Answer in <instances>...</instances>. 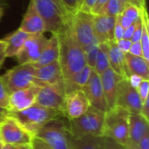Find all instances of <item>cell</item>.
Instances as JSON below:
<instances>
[{
	"mask_svg": "<svg viewBox=\"0 0 149 149\" xmlns=\"http://www.w3.org/2000/svg\"><path fill=\"white\" fill-rule=\"evenodd\" d=\"M117 18H118L119 22L120 23V24L122 25V27H123L124 29L128 28L129 26H131L132 24H134L135 23V22H134V20H132L131 18H129V17H125V16H123V15H120V14L117 17Z\"/></svg>",
	"mask_w": 149,
	"mask_h": 149,
	"instance_id": "40",
	"label": "cell"
},
{
	"mask_svg": "<svg viewBox=\"0 0 149 149\" xmlns=\"http://www.w3.org/2000/svg\"><path fill=\"white\" fill-rule=\"evenodd\" d=\"M127 80L129 82V84L134 87V88H137L140 84L141 83V81L143 80V79L141 77H140L139 75H135V74H133V75H130L128 78H127Z\"/></svg>",
	"mask_w": 149,
	"mask_h": 149,
	"instance_id": "41",
	"label": "cell"
},
{
	"mask_svg": "<svg viewBox=\"0 0 149 149\" xmlns=\"http://www.w3.org/2000/svg\"><path fill=\"white\" fill-rule=\"evenodd\" d=\"M108 48V60L110 68L118 75L126 79L125 54L118 48L115 40L106 42Z\"/></svg>",
	"mask_w": 149,
	"mask_h": 149,
	"instance_id": "23",
	"label": "cell"
},
{
	"mask_svg": "<svg viewBox=\"0 0 149 149\" xmlns=\"http://www.w3.org/2000/svg\"><path fill=\"white\" fill-rule=\"evenodd\" d=\"M59 56V41L58 35L52 34L51 38L48 39L46 45L45 46L38 59L32 64L35 68L47 65L58 60Z\"/></svg>",
	"mask_w": 149,
	"mask_h": 149,
	"instance_id": "22",
	"label": "cell"
},
{
	"mask_svg": "<svg viewBox=\"0 0 149 149\" xmlns=\"http://www.w3.org/2000/svg\"><path fill=\"white\" fill-rule=\"evenodd\" d=\"M126 148L127 149H141L139 148V146L137 144H134L131 143L129 141H127V143L126 144Z\"/></svg>",
	"mask_w": 149,
	"mask_h": 149,
	"instance_id": "50",
	"label": "cell"
},
{
	"mask_svg": "<svg viewBox=\"0 0 149 149\" xmlns=\"http://www.w3.org/2000/svg\"></svg>",
	"mask_w": 149,
	"mask_h": 149,
	"instance_id": "56",
	"label": "cell"
},
{
	"mask_svg": "<svg viewBox=\"0 0 149 149\" xmlns=\"http://www.w3.org/2000/svg\"><path fill=\"white\" fill-rule=\"evenodd\" d=\"M124 31H125V29L122 27V25L120 24V23L119 22V20L117 18L115 25H114V30H113V37H114V40L116 42L124 38Z\"/></svg>",
	"mask_w": 149,
	"mask_h": 149,
	"instance_id": "36",
	"label": "cell"
},
{
	"mask_svg": "<svg viewBox=\"0 0 149 149\" xmlns=\"http://www.w3.org/2000/svg\"><path fill=\"white\" fill-rule=\"evenodd\" d=\"M18 29L28 34H44L45 31L44 22L36 10L33 0H30L28 9Z\"/></svg>",
	"mask_w": 149,
	"mask_h": 149,
	"instance_id": "18",
	"label": "cell"
},
{
	"mask_svg": "<svg viewBox=\"0 0 149 149\" xmlns=\"http://www.w3.org/2000/svg\"><path fill=\"white\" fill-rule=\"evenodd\" d=\"M59 2L63 5L67 14L72 17V16L79 11L83 0H59Z\"/></svg>",
	"mask_w": 149,
	"mask_h": 149,
	"instance_id": "29",
	"label": "cell"
},
{
	"mask_svg": "<svg viewBox=\"0 0 149 149\" xmlns=\"http://www.w3.org/2000/svg\"><path fill=\"white\" fill-rule=\"evenodd\" d=\"M3 142L2 141V140H1V138H0V149H2L3 148Z\"/></svg>",
	"mask_w": 149,
	"mask_h": 149,
	"instance_id": "54",
	"label": "cell"
},
{
	"mask_svg": "<svg viewBox=\"0 0 149 149\" xmlns=\"http://www.w3.org/2000/svg\"><path fill=\"white\" fill-rule=\"evenodd\" d=\"M3 11H4V8H3V7H2V6H0V18L3 17Z\"/></svg>",
	"mask_w": 149,
	"mask_h": 149,
	"instance_id": "53",
	"label": "cell"
},
{
	"mask_svg": "<svg viewBox=\"0 0 149 149\" xmlns=\"http://www.w3.org/2000/svg\"><path fill=\"white\" fill-rule=\"evenodd\" d=\"M8 97L9 92L2 79V76H0V107L8 109Z\"/></svg>",
	"mask_w": 149,
	"mask_h": 149,
	"instance_id": "32",
	"label": "cell"
},
{
	"mask_svg": "<svg viewBox=\"0 0 149 149\" xmlns=\"http://www.w3.org/2000/svg\"><path fill=\"white\" fill-rule=\"evenodd\" d=\"M123 10L124 7L121 5L119 0H108L97 15L118 17L123 11Z\"/></svg>",
	"mask_w": 149,
	"mask_h": 149,
	"instance_id": "28",
	"label": "cell"
},
{
	"mask_svg": "<svg viewBox=\"0 0 149 149\" xmlns=\"http://www.w3.org/2000/svg\"><path fill=\"white\" fill-rule=\"evenodd\" d=\"M100 77L107 105L109 110V109L113 108L116 106L117 87H118L119 82L123 78L118 75L116 72H114L110 67L107 69L102 74H100Z\"/></svg>",
	"mask_w": 149,
	"mask_h": 149,
	"instance_id": "16",
	"label": "cell"
},
{
	"mask_svg": "<svg viewBox=\"0 0 149 149\" xmlns=\"http://www.w3.org/2000/svg\"><path fill=\"white\" fill-rule=\"evenodd\" d=\"M90 107L84 91L77 89L65 95L61 114L68 120H72L83 115Z\"/></svg>",
	"mask_w": 149,
	"mask_h": 149,
	"instance_id": "13",
	"label": "cell"
},
{
	"mask_svg": "<svg viewBox=\"0 0 149 149\" xmlns=\"http://www.w3.org/2000/svg\"><path fill=\"white\" fill-rule=\"evenodd\" d=\"M128 53L134 55V56H138V57H143V53H142V48L140 42H135V43H132V45L129 49Z\"/></svg>",
	"mask_w": 149,
	"mask_h": 149,
	"instance_id": "38",
	"label": "cell"
},
{
	"mask_svg": "<svg viewBox=\"0 0 149 149\" xmlns=\"http://www.w3.org/2000/svg\"><path fill=\"white\" fill-rule=\"evenodd\" d=\"M96 2H97V0H83L79 10L91 14V10H92L93 7L94 6V4L96 3Z\"/></svg>",
	"mask_w": 149,
	"mask_h": 149,
	"instance_id": "39",
	"label": "cell"
},
{
	"mask_svg": "<svg viewBox=\"0 0 149 149\" xmlns=\"http://www.w3.org/2000/svg\"><path fill=\"white\" fill-rule=\"evenodd\" d=\"M34 136L44 141L52 149H70L68 127L58 117L40 127Z\"/></svg>",
	"mask_w": 149,
	"mask_h": 149,
	"instance_id": "6",
	"label": "cell"
},
{
	"mask_svg": "<svg viewBox=\"0 0 149 149\" xmlns=\"http://www.w3.org/2000/svg\"><path fill=\"white\" fill-rule=\"evenodd\" d=\"M31 135H35L38 130L50 120L61 114L58 111L42 107L37 103L19 112L10 113Z\"/></svg>",
	"mask_w": 149,
	"mask_h": 149,
	"instance_id": "5",
	"label": "cell"
},
{
	"mask_svg": "<svg viewBox=\"0 0 149 149\" xmlns=\"http://www.w3.org/2000/svg\"><path fill=\"white\" fill-rule=\"evenodd\" d=\"M82 90L84 91L91 107L105 113L108 111L100 77L93 71V69L91 72L88 82L82 88Z\"/></svg>",
	"mask_w": 149,
	"mask_h": 149,
	"instance_id": "15",
	"label": "cell"
},
{
	"mask_svg": "<svg viewBox=\"0 0 149 149\" xmlns=\"http://www.w3.org/2000/svg\"><path fill=\"white\" fill-rule=\"evenodd\" d=\"M138 146L141 149H149V133H147L143 138L138 143Z\"/></svg>",
	"mask_w": 149,
	"mask_h": 149,
	"instance_id": "45",
	"label": "cell"
},
{
	"mask_svg": "<svg viewBox=\"0 0 149 149\" xmlns=\"http://www.w3.org/2000/svg\"><path fill=\"white\" fill-rule=\"evenodd\" d=\"M9 113H10V112L7 108L0 107V120H2L5 116L9 115Z\"/></svg>",
	"mask_w": 149,
	"mask_h": 149,
	"instance_id": "49",
	"label": "cell"
},
{
	"mask_svg": "<svg viewBox=\"0 0 149 149\" xmlns=\"http://www.w3.org/2000/svg\"><path fill=\"white\" fill-rule=\"evenodd\" d=\"M0 121H1V120H0Z\"/></svg>",
	"mask_w": 149,
	"mask_h": 149,
	"instance_id": "55",
	"label": "cell"
},
{
	"mask_svg": "<svg viewBox=\"0 0 149 149\" xmlns=\"http://www.w3.org/2000/svg\"><path fill=\"white\" fill-rule=\"evenodd\" d=\"M143 57L134 56L130 53L125 54V73L126 79L130 75L135 74L143 79H149V65Z\"/></svg>",
	"mask_w": 149,
	"mask_h": 149,
	"instance_id": "21",
	"label": "cell"
},
{
	"mask_svg": "<svg viewBox=\"0 0 149 149\" xmlns=\"http://www.w3.org/2000/svg\"><path fill=\"white\" fill-rule=\"evenodd\" d=\"M30 34L20 31L19 29L10 33L4 38H3L6 43L5 56L6 58L16 57L20 49L22 48L24 43L27 39Z\"/></svg>",
	"mask_w": 149,
	"mask_h": 149,
	"instance_id": "24",
	"label": "cell"
},
{
	"mask_svg": "<svg viewBox=\"0 0 149 149\" xmlns=\"http://www.w3.org/2000/svg\"><path fill=\"white\" fill-rule=\"evenodd\" d=\"M40 87L41 86L33 84L29 87L10 93L8 97L9 112L14 113L23 111L34 105Z\"/></svg>",
	"mask_w": 149,
	"mask_h": 149,
	"instance_id": "14",
	"label": "cell"
},
{
	"mask_svg": "<svg viewBox=\"0 0 149 149\" xmlns=\"http://www.w3.org/2000/svg\"><path fill=\"white\" fill-rule=\"evenodd\" d=\"M116 106L127 110L130 113H140L142 101L137 89L133 87L127 79L123 78L118 84Z\"/></svg>",
	"mask_w": 149,
	"mask_h": 149,
	"instance_id": "11",
	"label": "cell"
},
{
	"mask_svg": "<svg viewBox=\"0 0 149 149\" xmlns=\"http://www.w3.org/2000/svg\"><path fill=\"white\" fill-rule=\"evenodd\" d=\"M117 17L93 15V31L99 43L114 40L113 30Z\"/></svg>",
	"mask_w": 149,
	"mask_h": 149,
	"instance_id": "17",
	"label": "cell"
},
{
	"mask_svg": "<svg viewBox=\"0 0 149 149\" xmlns=\"http://www.w3.org/2000/svg\"><path fill=\"white\" fill-rule=\"evenodd\" d=\"M2 149H31L30 145H10L4 144Z\"/></svg>",
	"mask_w": 149,
	"mask_h": 149,
	"instance_id": "47",
	"label": "cell"
},
{
	"mask_svg": "<svg viewBox=\"0 0 149 149\" xmlns=\"http://www.w3.org/2000/svg\"><path fill=\"white\" fill-rule=\"evenodd\" d=\"M119 2L121 3V5L124 7V9H125L127 6H128L129 4H131V3H130V0H119Z\"/></svg>",
	"mask_w": 149,
	"mask_h": 149,
	"instance_id": "51",
	"label": "cell"
},
{
	"mask_svg": "<svg viewBox=\"0 0 149 149\" xmlns=\"http://www.w3.org/2000/svg\"><path fill=\"white\" fill-rule=\"evenodd\" d=\"M136 89H137L138 94L143 103V101H145L147 99H148L149 81L147 79H143L141 81V83L140 84V86Z\"/></svg>",
	"mask_w": 149,
	"mask_h": 149,
	"instance_id": "33",
	"label": "cell"
},
{
	"mask_svg": "<svg viewBox=\"0 0 149 149\" xmlns=\"http://www.w3.org/2000/svg\"><path fill=\"white\" fill-rule=\"evenodd\" d=\"M130 3H131V4L135 5L141 10L147 8L146 7V0H130Z\"/></svg>",
	"mask_w": 149,
	"mask_h": 149,
	"instance_id": "48",
	"label": "cell"
},
{
	"mask_svg": "<svg viewBox=\"0 0 149 149\" xmlns=\"http://www.w3.org/2000/svg\"><path fill=\"white\" fill-rule=\"evenodd\" d=\"M141 45L142 48L143 58L149 61V37H148V16L147 8L141 10Z\"/></svg>",
	"mask_w": 149,
	"mask_h": 149,
	"instance_id": "27",
	"label": "cell"
},
{
	"mask_svg": "<svg viewBox=\"0 0 149 149\" xmlns=\"http://www.w3.org/2000/svg\"><path fill=\"white\" fill-rule=\"evenodd\" d=\"M110 67L109 60H108V48L107 43H100L98 54L96 57L95 65L93 67V71L97 72L99 75L102 74L107 69Z\"/></svg>",
	"mask_w": 149,
	"mask_h": 149,
	"instance_id": "26",
	"label": "cell"
},
{
	"mask_svg": "<svg viewBox=\"0 0 149 149\" xmlns=\"http://www.w3.org/2000/svg\"><path fill=\"white\" fill-rule=\"evenodd\" d=\"M58 37L59 41L58 63L63 81L65 83L86 65V54L76 40L71 26Z\"/></svg>",
	"mask_w": 149,
	"mask_h": 149,
	"instance_id": "1",
	"label": "cell"
},
{
	"mask_svg": "<svg viewBox=\"0 0 149 149\" xmlns=\"http://www.w3.org/2000/svg\"><path fill=\"white\" fill-rule=\"evenodd\" d=\"M35 7L40 15L45 31L59 35L71 26L70 17L59 0H33Z\"/></svg>",
	"mask_w": 149,
	"mask_h": 149,
	"instance_id": "2",
	"label": "cell"
},
{
	"mask_svg": "<svg viewBox=\"0 0 149 149\" xmlns=\"http://www.w3.org/2000/svg\"><path fill=\"white\" fill-rule=\"evenodd\" d=\"M2 79L10 93L29 87L34 84L35 67L31 64L18 65L8 70Z\"/></svg>",
	"mask_w": 149,
	"mask_h": 149,
	"instance_id": "8",
	"label": "cell"
},
{
	"mask_svg": "<svg viewBox=\"0 0 149 149\" xmlns=\"http://www.w3.org/2000/svg\"><path fill=\"white\" fill-rule=\"evenodd\" d=\"M71 27L76 40L85 52V50L95 40L93 15L79 10L77 14L72 16Z\"/></svg>",
	"mask_w": 149,
	"mask_h": 149,
	"instance_id": "9",
	"label": "cell"
},
{
	"mask_svg": "<svg viewBox=\"0 0 149 149\" xmlns=\"http://www.w3.org/2000/svg\"><path fill=\"white\" fill-rule=\"evenodd\" d=\"M7 5V2H6V0H0V6H2V7H5Z\"/></svg>",
	"mask_w": 149,
	"mask_h": 149,
	"instance_id": "52",
	"label": "cell"
},
{
	"mask_svg": "<svg viewBox=\"0 0 149 149\" xmlns=\"http://www.w3.org/2000/svg\"><path fill=\"white\" fill-rule=\"evenodd\" d=\"M134 27H135V23L134 24H132L131 26H129L128 28L125 29L124 31V38L125 39H129L131 40V38L134 34Z\"/></svg>",
	"mask_w": 149,
	"mask_h": 149,
	"instance_id": "46",
	"label": "cell"
},
{
	"mask_svg": "<svg viewBox=\"0 0 149 149\" xmlns=\"http://www.w3.org/2000/svg\"><path fill=\"white\" fill-rule=\"evenodd\" d=\"M129 115V112L118 106L106 112L103 137H108L126 146L128 141Z\"/></svg>",
	"mask_w": 149,
	"mask_h": 149,
	"instance_id": "4",
	"label": "cell"
},
{
	"mask_svg": "<svg viewBox=\"0 0 149 149\" xmlns=\"http://www.w3.org/2000/svg\"><path fill=\"white\" fill-rule=\"evenodd\" d=\"M116 44H117L118 48H119L124 54H126V53H127V52H129V49H130V47H131V45H132V41L129 40V39L122 38V39L117 41Z\"/></svg>",
	"mask_w": 149,
	"mask_h": 149,
	"instance_id": "37",
	"label": "cell"
},
{
	"mask_svg": "<svg viewBox=\"0 0 149 149\" xmlns=\"http://www.w3.org/2000/svg\"><path fill=\"white\" fill-rule=\"evenodd\" d=\"M149 120H146L141 113H130L128 121V141L137 144L149 133Z\"/></svg>",
	"mask_w": 149,
	"mask_h": 149,
	"instance_id": "20",
	"label": "cell"
},
{
	"mask_svg": "<svg viewBox=\"0 0 149 149\" xmlns=\"http://www.w3.org/2000/svg\"><path fill=\"white\" fill-rule=\"evenodd\" d=\"M141 10H140L138 7H136L134 4H129L123 10L120 15L127 17L132 20H134V22H136L141 17Z\"/></svg>",
	"mask_w": 149,
	"mask_h": 149,
	"instance_id": "30",
	"label": "cell"
},
{
	"mask_svg": "<svg viewBox=\"0 0 149 149\" xmlns=\"http://www.w3.org/2000/svg\"><path fill=\"white\" fill-rule=\"evenodd\" d=\"M100 149H127L126 146L118 143L117 141L108 138L102 137L101 138V145Z\"/></svg>",
	"mask_w": 149,
	"mask_h": 149,
	"instance_id": "31",
	"label": "cell"
},
{
	"mask_svg": "<svg viewBox=\"0 0 149 149\" xmlns=\"http://www.w3.org/2000/svg\"><path fill=\"white\" fill-rule=\"evenodd\" d=\"M30 146L31 149H52L44 141H42L37 136L32 137Z\"/></svg>",
	"mask_w": 149,
	"mask_h": 149,
	"instance_id": "35",
	"label": "cell"
},
{
	"mask_svg": "<svg viewBox=\"0 0 149 149\" xmlns=\"http://www.w3.org/2000/svg\"><path fill=\"white\" fill-rule=\"evenodd\" d=\"M146 120H149V99H147L145 101H143L141 113H140Z\"/></svg>",
	"mask_w": 149,
	"mask_h": 149,
	"instance_id": "44",
	"label": "cell"
},
{
	"mask_svg": "<svg viewBox=\"0 0 149 149\" xmlns=\"http://www.w3.org/2000/svg\"><path fill=\"white\" fill-rule=\"evenodd\" d=\"M108 0H97L96 3L94 4V6L93 7L92 10H91V14L92 15H97L99 13V11L102 9V7L107 3Z\"/></svg>",
	"mask_w": 149,
	"mask_h": 149,
	"instance_id": "43",
	"label": "cell"
},
{
	"mask_svg": "<svg viewBox=\"0 0 149 149\" xmlns=\"http://www.w3.org/2000/svg\"><path fill=\"white\" fill-rule=\"evenodd\" d=\"M32 137L10 113L0 121V138L3 144L30 145Z\"/></svg>",
	"mask_w": 149,
	"mask_h": 149,
	"instance_id": "7",
	"label": "cell"
},
{
	"mask_svg": "<svg viewBox=\"0 0 149 149\" xmlns=\"http://www.w3.org/2000/svg\"><path fill=\"white\" fill-rule=\"evenodd\" d=\"M141 30H142V26H141V17L135 22V27H134V34L131 38V41L132 43H135V42H140L141 40Z\"/></svg>",
	"mask_w": 149,
	"mask_h": 149,
	"instance_id": "34",
	"label": "cell"
},
{
	"mask_svg": "<svg viewBox=\"0 0 149 149\" xmlns=\"http://www.w3.org/2000/svg\"><path fill=\"white\" fill-rule=\"evenodd\" d=\"M101 138L89 135L74 139L69 133L70 149H100Z\"/></svg>",
	"mask_w": 149,
	"mask_h": 149,
	"instance_id": "25",
	"label": "cell"
},
{
	"mask_svg": "<svg viewBox=\"0 0 149 149\" xmlns=\"http://www.w3.org/2000/svg\"><path fill=\"white\" fill-rule=\"evenodd\" d=\"M48 39L43 34H30L16 55L19 65L34 64L40 57Z\"/></svg>",
	"mask_w": 149,
	"mask_h": 149,
	"instance_id": "12",
	"label": "cell"
},
{
	"mask_svg": "<svg viewBox=\"0 0 149 149\" xmlns=\"http://www.w3.org/2000/svg\"><path fill=\"white\" fill-rule=\"evenodd\" d=\"M65 95L66 93L62 79L41 86L37 95L36 103L42 107L58 111L61 113Z\"/></svg>",
	"mask_w": 149,
	"mask_h": 149,
	"instance_id": "10",
	"label": "cell"
},
{
	"mask_svg": "<svg viewBox=\"0 0 149 149\" xmlns=\"http://www.w3.org/2000/svg\"><path fill=\"white\" fill-rule=\"evenodd\" d=\"M105 112L90 107L80 117L69 120L68 131L74 139L84 136L103 137Z\"/></svg>",
	"mask_w": 149,
	"mask_h": 149,
	"instance_id": "3",
	"label": "cell"
},
{
	"mask_svg": "<svg viewBox=\"0 0 149 149\" xmlns=\"http://www.w3.org/2000/svg\"><path fill=\"white\" fill-rule=\"evenodd\" d=\"M5 49H6V43L3 39H0V69L2 68L6 56H5Z\"/></svg>",
	"mask_w": 149,
	"mask_h": 149,
	"instance_id": "42",
	"label": "cell"
},
{
	"mask_svg": "<svg viewBox=\"0 0 149 149\" xmlns=\"http://www.w3.org/2000/svg\"><path fill=\"white\" fill-rule=\"evenodd\" d=\"M62 79V72L58 60L47 65L35 68L34 84L39 86L52 84Z\"/></svg>",
	"mask_w": 149,
	"mask_h": 149,
	"instance_id": "19",
	"label": "cell"
}]
</instances>
